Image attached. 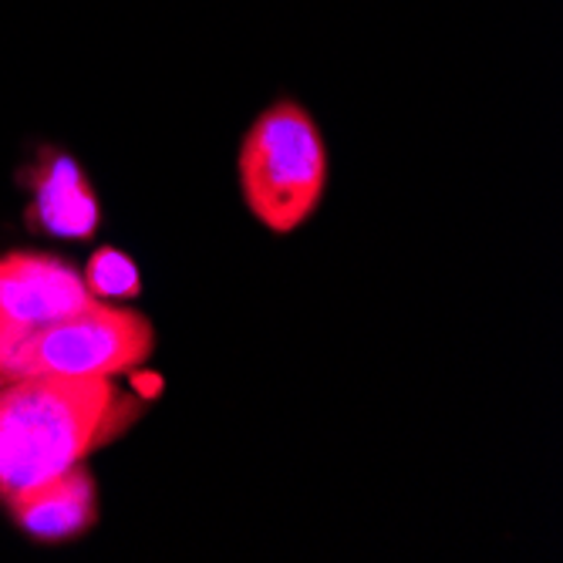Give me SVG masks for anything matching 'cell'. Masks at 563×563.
<instances>
[{
	"label": "cell",
	"mask_w": 563,
	"mask_h": 563,
	"mask_svg": "<svg viewBox=\"0 0 563 563\" xmlns=\"http://www.w3.org/2000/svg\"><path fill=\"white\" fill-rule=\"evenodd\" d=\"M145 401L115 378L27 375L0 385V503L88 463L122 439Z\"/></svg>",
	"instance_id": "obj_1"
},
{
	"label": "cell",
	"mask_w": 563,
	"mask_h": 563,
	"mask_svg": "<svg viewBox=\"0 0 563 563\" xmlns=\"http://www.w3.org/2000/svg\"><path fill=\"white\" fill-rule=\"evenodd\" d=\"M240 192L250 217L287 236L321 207L331 176L328 142L318 119L297 98L280 95L253 119L236 156Z\"/></svg>",
	"instance_id": "obj_2"
},
{
	"label": "cell",
	"mask_w": 563,
	"mask_h": 563,
	"mask_svg": "<svg viewBox=\"0 0 563 563\" xmlns=\"http://www.w3.org/2000/svg\"><path fill=\"white\" fill-rule=\"evenodd\" d=\"M152 351H156V328L145 314L91 297L75 314L44 328L11 362L4 382L27 375L119 378L142 372Z\"/></svg>",
	"instance_id": "obj_3"
},
{
	"label": "cell",
	"mask_w": 563,
	"mask_h": 563,
	"mask_svg": "<svg viewBox=\"0 0 563 563\" xmlns=\"http://www.w3.org/2000/svg\"><path fill=\"white\" fill-rule=\"evenodd\" d=\"M91 300L81 274L51 253L14 250L0 257V382L14 357L51 324Z\"/></svg>",
	"instance_id": "obj_4"
},
{
	"label": "cell",
	"mask_w": 563,
	"mask_h": 563,
	"mask_svg": "<svg viewBox=\"0 0 563 563\" xmlns=\"http://www.w3.org/2000/svg\"><path fill=\"white\" fill-rule=\"evenodd\" d=\"M27 227L55 240H91L101 227V202L88 173L62 148H44L31 169Z\"/></svg>",
	"instance_id": "obj_5"
},
{
	"label": "cell",
	"mask_w": 563,
	"mask_h": 563,
	"mask_svg": "<svg viewBox=\"0 0 563 563\" xmlns=\"http://www.w3.org/2000/svg\"><path fill=\"white\" fill-rule=\"evenodd\" d=\"M4 506L18 530L34 543H71L98 523V483L81 463L21 489Z\"/></svg>",
	"instance_id": "obj_6"
},
{
	"label": "cell",
	"mask_w": 563,
	"mask_h": 563,
	"mask_svg": "<svg viewBox=\"0 0 563 563\" xmlns=\"http://www.w3.org/2000/svg\"><path fill=\"white\" fill-rule=\"evenodd\" d=\"M81 280L95 300H106V303L135 300L142 294V271L132 253L119 246H98L85 264Z\"/></svg>",
	"instance_id": "obj_7"
}]
</instances>
